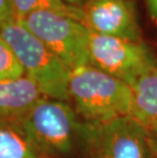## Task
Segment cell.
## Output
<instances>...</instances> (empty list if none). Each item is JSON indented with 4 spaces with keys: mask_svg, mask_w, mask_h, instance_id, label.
<instances>
[{
    "mask_svg": "<svg viewBox=\"0 0 157 158\" xmlns=\"http://www.w3.org/2000/svg\"><path fill=\"white\" fill-rule=\"evenodd\" d=\"M69 97L87 123H101L132 115V87L91 64L72 69Z\"/></svg>",
    "mask_w": 157,
    "mask_h": 158,
    "instance_id": "1",
    "label": "cell"
},
{
    "mask_svg": "<svg viewBox=\"0 0 157 158\" xmlns=\"http://www.w3.org/2000/svg\"><path fill=\"white\" fill-rule=\"evenodd\" d=\"M0 36L15 54L25 75L39 86L44 96L59 101L71 99V70L41 40L16 19L0 26Z\"/></svg>",
    "mask_w": 157,
    "mask_h": 158,
    "instance_id": "2",
    "label": "cell"
},
{
    "mask_svg": "<svg viewBox=\"0 0 157 158\" xmlns=\"http://www.w3.org/2000/svg\"><path fill=\"white\" fill-rule=\"evenodd\" d=\"M19 130L37 154L60 156L72 151L82 123L64 101L43 97L22 120Z\"/></svg>",
    "mask_w": 157,
    "mask_h": 158,
    "instance_id": "3",
    "label": "cell"
},
{
    "mask_svg": "<svg viewBox=\"0 0 157 158\" xmlns=\"http://www.w3.org/2000/svg\"><path fill=\"white\" fill-rule=\"evenodd\" d=\"M16 21L41 40L71 72L89 64V30L81 22L53 11H36Z\"/></svg>",
    "mask_w": 157,
    "mask_h": 158,
    "instance_id": "4",
    "label": "cell"
},
{
    "mask_svg": "<svg viewBox=\"0 0 157 158\" xmlns=\"http://www.w3.org/2000/svg\"><path fill=\"white\" fill-rule=\"evenodd\" d=\"M88 51L89 64L131 87L157 65L154 53L142 41L134 42L89 31Z\"/></svg>",
    "mask_w": 157,
    "mask_h": 158,
    "instance_id": "5",
    "label": "cell"
},
{
    "mask_svg": "<svg viewBox=\"0 0 157 158\" xmlns=\"http://www.w3.org/2000/svg\"><path fill=\"white\" fill-rule=\"evenodd\" d=\"M81 137L92 158H152L147 129L132 115L82 123Z\"/></svg>",
    "mask_w": 157,
    "mask_h": 158,
    "instance_id": "6",
    "label": "cell"
},
{
    "mask_svg": "<svg viewBox=\"0 0 157 158\" xmlns=\"http://www.w3.org/2000/svg\"><path fill=\"white\" fill-rule=\"evenodd\" d=\"M82 23L99 35L142 41L132 0H87Z\"/></svg>",
    "mask_w": 157,
    "mask_h": 158,
    "instance_id": "7",
    "label": "cell"
},
{
    "mask_svg": "<svg viewBox=\"0 0 157 158\" xmlns=\"http://www.w3.org/2000/svg\"><path fill=\"white\" fill-rule=\"evenodd\" d=\"M44 97L31 78L0 81V126L19 127L22 120Z\"/></svg>",
    "mask_w": 157,
    "mask_h": 158,
    "instance_id": "8",
    "label": "cell"
},
{
    "mask_svg": "<svg viewBox=\"0 0 157 158\" xmlns=\"http://www.w3.org/2000/svg\"><path fill=\"white\" fill-rule=\"evenodd\" d=\"M132 116L145 127L157 126V65L132 87Z\"/></svg>",
    "mask_w": 157,
    "mask_h": 158,
    "instance_id": "9",
    "label": "cell"
},
{
    "mask_svg": "<svg viewBox=\"0 0 157 158\" xmlns=\"http://www.w3.org/2000/svg\"><path fill=\"white\" fill-rule=\"evenodd\" d=\"M15 19H22L36 11H53L83 22V8L66 4L62 0H10Z\"/></svg>",
    "mask_w": 157,
    "mask_h": 158,
    "instance_id": "10",
    "label": "cell"
},
{
    "mask_svg": "<svg viewBox=\"0 0 157 158\" xmlns=\"http://www.w3.org/2000/svg\"><path fill=\"white\" fill-rule=\"evenodd\" d=\"M0 158H39L18 127L0 126Z\"/></svg>",
    "mask_w": 157,
    "mask_h": 158,
    "instance_id": "11",
    "label": "cell"
},
{
    "mask_svg": "<svg viewBox=\"0 0 157 158\" xmlns=\"http://www.w3.org/2000/svg\"><path fill=\"white\" fill-rule=\"evenodd\" d=\"M23 76H25V69L11 48L0 36V81L18 79Z\"/></svg>",
    "mask_w": 157,
    "mask_h": 158,
    "instance_id": "12",
    "label": "cell"
},
{
    "mask_svg": "<svg viewBox=\"0 0 157 158\" xmlns=\"http://www.w3.org/2000/svg\"><path fill=\"white\" fill-rule=\"evenodd\" d=\"M15 19V15L10 0H0V26Z\"/></svg>",
    "mask_w": 157,
    "mask_h": 158,
    "instance_id": "13",
    "label": "cell"
},
{
    "mask_svg": "<svg viewBox=\"0 0 157 158\" xmlns=\"http://www.w3.org/2000/svg\"><path fill=\"white\" fill-rule=\"evenodd\" d=\"M146 129L152 158H157V126L146 127Z\"/></svg>",
    "mask_w": 157,
    "mask_h": 158,
    "instance_id": "14",
    "label": "cell"
},
{
    "mask_svg": "<svg viewBox=\"0 0 157 158\" xmlns=\"http://www.w3.org/2000/svg\"><path fill=\"white\" fill-rule=\"evenodd\" d=\"M148 15L152 21L157 22V0H145Z\"/></svg>",
    "mask_w": 157,
    "mask_h": 158,
    "instance_id": "15",
    "label": "cell"
},
{
    "mask_svg": "<svg viewBox=\"0 0 157 158\" xmlns=\"http://www.w3.org/2000/svg\"><path fill=\"white\" fill-rule=\"evenodd\" d=\"M62 1H64L66 4H68V5L76 6V7H79V8H83L84 5L86 4L87 0H62Z\"/></svg>",
    "mask_w": 157,
    "mask_h": 158,
    "instance_id": "16",
    "label": "cell"
}]
</instances>
